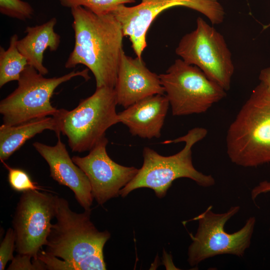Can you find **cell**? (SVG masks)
<instances>
[{"mask_svg":"<svg viewBox=\"0 0 270 270\" xmlns=\"http://www.w3.org/2000/svg\"><path fill=\"white\" fill-rule=\"evenodd\" d=\"M70 10L74 45L65 68L84 65L94 74L96 88H114L124 52L120 23L112 13L97 15L82 6Z\"/></svg>","mask_w":270,"mask_h":270,"instance_id":"obj_1","label":"cell"},{"mask_svg":"<svg viewBox=\"0 0 270 270\" xmlns=\"http://www.w3.org/2000/svg\"><path fill=\"white\" fill-rule=\"evenodd\" d=\"M92 209L77 213L66 200L56 196V222L52 224L44 246L48 254L60 258L70 270H105L103 249L110 237L99 231L90 220Z\"/></svg>","mask_w":270,"mask_h":270,"instance_id":"obj_2","label":"cell"},{"mask_svg":"<svg viewBox=\"0 0 270 270\" xmlns=\"http://www.w3.org/2000/svg\"><path fill=\"white\" fill-rule=\"evenodd\" d=\"M230 161L250 168L270 162V90L260 82L252 90L226 136Z\"/></svg>","mask_w":270,"mask_h":270,"instance_id":"obj_3","label":"cell"},{"mask_svg":"<svg viewBox=\"0 0 270 270\" xmlns=\"http://www.w3.org/2000/svg\"><path fill=\"white\" fill-rule=\"evenodd\" d=\"M208 130L201 127L190 130L184 136L172 140H166L164 144L184 142V148L175 154L163 156L154 150L145 147L142 152L144 162L134 178L120 192L126 197L132 190L146 188L152 190L158 198L164 197L172 182L179 178L191 179L200 186L208 188L215 184L210 174L198 171L192 161V148L204 139Z\"/></svg>","mask_w":270,"mask_h":270,"instance_id":"obj_4","label":"cell"},{"mask_svg":"<svg viewBox=\"0 0 270 270\" xmlns=\"http://www.w3.org/2000/svg\"><path fill=\"white\" fill-rule=\"evenodd\" d=\"M117 104L114 88H96L73 110L58 109L53 116L58 123L56 136L61 132L66 136L72 152L90 151L105 137L108 128L118 123Z\"/></svg>","mask_w":270,"mask_h":270,"instance_id":"obj_5","label":"cell"},{"mask_svg":"<svg viewBox=\"0 0 270 270\" xmlns=\"http://www.w3.org/2000/svg\"><path fill=\"white\" fill-rule=\"evenodd\" d=\"M88 72V69L73 70L60 76L48 78L28 65L20 74L17 88L0 102L3 124L14 126L54 116L58 110L52 105L50 98L56 88L75 77L89 80Z\"/></svg>","mask_w":270,"mask_h":270,"instance_id":"obj_6","label":"cell"},{"mask_svg":"<svg viewBox=\"0 0 270 270\" xmlns=\"http://www.w3.org/2000/svg\"><path fill=\"white\" fill-rule=\"evenodd\" d=\"M212 208L210 206L192 219L198 221V226L196 234H190L192 242L188 248V262L191 266L218 255L242 257L250 245L256 222L254 216L250 217L240 230L229 234L224 230V226L238 212L240 207L232 206L222 213L214 212Z\"/></svg>","mask_w":270,"mask_h":270,"instance_id":"obj_7","label":"cell"},{"mask_svg":"<svg viewBox=\"0 0 270 270\" xmlns=\"http://www.w3.org/2000/svg\"><path fill=\"white\" fill-rule=\"evenodd\" d=\"M173 116L206 112L226 96V90L210 80L197 66L176 60L159 74Z\"/></svg>","mask_w":270,"mask_h":270,"instance_id":"obj_8","label":"cell"},{"mask_svg":"<svg viewBox=\"0 0 270 270\" xmlns=\"http://www.w3.org/2000/svg\"><path fill=\"white\" fill-rule=\"evenodd\" d=\"M196 22V28L180 40L176 53L227 91L234 70L232 53L224 36L216 29L200 17Z\"/></svg>","mask_w":270,"mask_h":270,"instance_id":"obj_9","label":"cell"},{"mask_svg":"<svg viewBox=\"0 0 270 270\" xmlns=\"http://www.w3.org/2000/svg\"><path fill=\"white\" fill-rule=\"evenodd\" d=\"M176 6L196 10L212 24L222 23L225 17L224 8L218 0H141L134 6L121 5L110 13L120 23L124 36L128 37L136 56L142 58L151 24L160 13Z\"/></svg>","mask_w":270,"mask_h":270,"instance_id":"obj_10","label":"cell"},{"mask_svg":"<svg viewBox=\"0 0 270 270\" xmlns=\"http://www.w3.org/2000/svg\"><path fill=\"white\" fill-rule=\"evenodd\" d=\"M56 196L38 190L22 193L12 221L18 254L38 258L55 218Z\"/></svg>","mask_w":270,"mask_h":270,"instance_id":"obj_11","label":"cell"},{"mask_svg":"<svg viewBox=\"0 0 270 270\" xmlns=\"http://www.w3.org/2000/svg\"><path fill=\"white\" fill-rule=\"evenodd\" d=\"M108 139L102 138L83 157L73 156V162L87 176L94 198L100 205L120 196V190L136 176L138 169L117 164L108 156Z\"/></svg>","mask_w":270,"mask_h":270,"instance_id":"obj_12","label":"cell"},{"mask_svg":"<svg viewBox=\"0 0 270 270\" xmlns=\"http://www.w3.org/2000/svg\"><path fill=\"white\" fill-rule=\"evenodd\" d=\"M58 138L54 146L37 142L32 145L48 164L50 176L60 184L70 189L84 210L91 209L94 198L90 182L82 170L70 158L60 136Z\"/></svg>","mask_w":270,"mask_h":270,"instance_id":"obj_13","label":"cell"},{"mask_svg":"<svg viewBox=\"0 0 270 270\" xmlns=\"http://www.w3.org/2000/svg\"><path fill=\"white\" fill-rule=\"evenodd\" d=\"M118 104L125 108L146 98L164 94L159 75L150 71L142 58L121 56L114 88Z\"/></svg>","mask_w":270,"mask_h":270,"instance_id":"obj_14","label":"cell"},{"mask_svg":"<svg viewBox=\"0 0 270 270\" xmlns=\"http://www.w3.org/2000/svg\"><path fill=\"white\" fill-rule=\"evenodd\" d=\"M169 106L165 94L150 96L118 113V122L126 126L133 136L148 139L158 138Z\"/></svg>","mask_w":270,"mask_h":270,"instance_id":"obj_15","label":"cell"},{"mask_svg":"<svg viewBox=\"0 0 270 270\" xmlns=\"http://www.w3.org/2000/svg\"><path fill=\"white\" fill-rule=\"evenodd\" d=\"M56 22V18H52L40 25L27 26L26 35L17 42L18 50L26 58L28 65L44 76L48 72L43 64L44 51L47 48L56 51L60 42V36L54 29Z\"/></svg>","mask_w":270,"mask_h":270,"instance_id":"obj_16","label":"cell"},{"mask_svg":"<svg viewBox=\"0 0 270 270\" xmlns=\"http://www.w3.org/2000/svg\"><path fill=\"white\" fill-rule=\"evenodd\" d=\"M58 132V123L54 116L33 119L14 126L2 124L0 126V160H7L28 140L45 130Z\"/></svg>","mask_w":270,"mask_h":270,"instance_id":"obj_17","label":"cell"},{"mask_svg":"<svg viewBox=\"0 0 270 270\" xmlns=\"http://www.w3.org/2000/svg\"><path fill=\"white\" fill-rule=\"evenodd\" d=\"M16 34L10 38L9 46L5 50L0 46V87L14 80L18 81L20 74L28 65L26 58L17 47Z\"/></svg>","mask_w":270,"mask_h":270,"instance_id":"obj_18","label":"cell"},{"mask_svg":"<svg viewBox=\"0 0 270 270\" xmlns=\"http://www.w3.org/2000/svg\"><path fill=\"white\" fill-rule=\"evenodd\" d=\"M64 7L82 6L97 15L112 12L118 6L134 2L136 0H58Z\"/></svg>","mask_w":270,"mask_h":270,"instance_id":"obj_19","label":"cell"},{"mask_svg":"<svg viewBox=\"0 0 270 270\" xmlns=\"http://www.w3.org/2000/svg\"><path fill=\"white\" fill-rule=\"evenodd\" d=\"M0 12L3 15L21 20L30 19L34 14L32 6L22 0H0Z\"/></svg>","mask_w":270,"mask_h":270,"instance_id":"obj_20","label":"cell"},{"mask_svg":"<svg viewBox=\"0 0 270 270\" xmlns=\"http://www.w3.org/2000/svg\"><path fill=\"white\" fill-rule=\"evenodd\" d=\"M2 162L8 171V182L14 190L22 193L41 190L26 171L20 168L10 167L4 162Z\"/></svg>","mask_w":270,"mask_h":270,"instance_id":"obj_21","label":"cell"},{"mask_svg":"<svg viewBox=\"0 0 270 270\" xmlns=\"http://www.w3.org/2000/svg\"><path fill=\"white\" fill-rule=\"evenodd\" d=\"M16 249V235L14 230L9 228L0 245V270L5 269L8 261L14 258V251Z\"/></svg>","mask_w":270,"mask_h":270,"instance_id":"obj_22","label":"cell"},{"mask_svg":"<svg viewBox=\"0 0 270 270\" xmlns=\"http://www.w3.org/2000/svg\"><path fill=\"white\" fill-rule=\"evenodd\" d=\"M31 258L28 256L18 254L12 260L8 270H46L44 264L38 258L34 260L31 263Z\"/></svg>","mask_w":270,"mask_h":270,"instance_id":"obj_23","label":"cell"},{"mask_svg":"<svg viewBox=\"0 0 270 270\" xmlns=\"http://www.w3.org/2000/svg\"><path fill=\"white\" fill-rule=\"evenodd\" d=\"M266 192H270V182L264 180L252 188L251 191V198L252 200H254L258 195Z\"/></svg>","mask_w":270,"mask_h":270,"instance_id":"obj_24","label":"cell"},{"mask_svg":"<svg viewBox=\"0 0 270 270\" xmlns=\"http://www.w3.org/2000/svg\"><path fill=\"white\" fill-rule=\"evenodd\" d=\"M258 78L260 82L264 84L270 90V66L260 70Z\"/></svg>","mask_w":270,"mask_h":270,"instance_id":"obj_25","label":"cell"},{"mask_svg":"<svg viewBox=\"0 0 270 270\" xmlns=\"http://www.w3.org/2000/svg\"><path fill=\"white\" fill-rule=\"evenodd\" d=\"M270 26V24H268V26H264V28H268V26Z\"/></svg>","mask_w":270,"mask_h":270,"instance_id":"obj_26","label":"cell"}]
</instances>
